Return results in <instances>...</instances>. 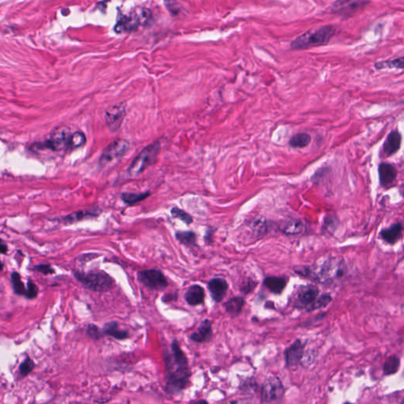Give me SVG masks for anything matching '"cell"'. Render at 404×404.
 I'll return each mask as SVG.
<instances>
[{
  "instance_id": "cell-39",
  "label": "cell",
  "mask_w": 404,
  "mask_h": 404,
  "mask_svg": "<svg viewBox=\"0 0 404 404\" xmlns=\"http://www.w3.org/2000/svg\"><path fill=\"white\" fill-rule=\"evenodd\" d=\"M164 3L171 14L177 15L180 13L181 6L176 0H164Z\"/></svg>"
},
{
  "instance_id": "cell-9",
  "label": "cell",
  "mask_w": 404,
  "mask_h": 404,
  "mask_svg": "<svg viewBox=\"0 0 404 404\" xmlns=\"http://www.w3.org/2000/svg\"><path fill=\"white\" fill-rule=\"evenodd\" d=\"M319 296V288L314 284L301 285L298 288L294 296L293 306L298 309H306Z\"/></svg>"
},
{
  "instance_id": "cell-4",
  "label": "cell",
  "mask_w": 404,
  "mask_h": 404,
  "mask_svg": "<svg viewBox=\"0 0 404 404\" xmlns=\"http://www.w3.org/2000/svg\"><path fill=\"white\" fill-rule=\"evenodd\" d=\"M74 275L85 288L94 292H106L115 286V280L104 271H74Z\"/></svg>"
},
{
  "instance_id": "cell-18",
  "label": "cell",
  "mask_w": 404,
  "mask_h": 404,
  "mask_svg": "<svg viewBox=\"0 0 404 404\" xmlns=\"http://www.w3.org/2000/svg\"><path fill=\"white\" fill-rule=\"evenodd\" d=\"M212 322L208 319H204L201 322L198 331L193 332L190 338L194 342L202 344V343L209 342L212 339Z\"/></svg>"
},
{
  "instance_id": "cell-22",
  "label": "cell",
  "mask_w": 404,
  "mask_h": 404,
  "mask_svg": "<svg viewBox=\"0 0 404 404\" xmlns=\"http://www.w3.org/2000/svg\"><path fill=\"white\" fill-rule=\"evenodd\" d=\"M139 24L140 22L137 14H131L130 15L124 16L117 22L115 26V31L118 33L134 31L138 29Z\"/></svg>"
},
{
  "instance_id": "cell-23",
  "label": "cell",
  "mask_w": 404,
  "mask_h": 404,
  "mask_svg": "<svg viewBox=\"0 0 404 404\" xmlns=\"http://www.w3.org/2000/svg\"><path fill=\"white\" fill-rule=\"evenodd\" d=\"M246 301L242 296H235L227 300L224 304V309L231 317H236L243 311Z\"/></svg>"
},
{
  "instance_id": "cell-41",
  "label": "cell",
  "mask_w": 404,
  "mask_h": 404,
  "mask_svg": "<svg viewBox=\"0 0 404 404\" xmlns=\"http://www.w3.org/2000/svg\"><path fill=\"white\" fill-rule=\"evenodd\" d=\"M27 292H26V298L28 299H34V298L37 297V295H38V287L36 285L33 281H30L29 280L27 283Z\"/></svg>"
},
{
  "instance_id": "cell-36",
  "label": "cell",
  "mask_w": 404,
  "mask_h": 404,
  "mask_svg": "<svg viewBox=\"0 0 404 404\" xmlns=\"http://www.w3.org/2000/svg\"><path fill=\"white\" fill-rule=\"evenodd\" d=\"M339 221L335 216H328L325 217L322 231L325 233L333 234L338 227Z\"/></svg>"
},
{
  "instance_id": "cell-12",
  "label": "cell",
  "mask_w": 404,
  "mask_h": 404,
  "mask_svg": "<svg viewBox=\"0 0 404 404\" xmlns=\"http://www.w3.org/2000/svg\"><path fill=\"white\" fill-rule=\"evenodd\" d=\"M305 344L300 339H297L284 351V360L286 366L289 368L297 367L301 364L305 353Z\"/></svg>"
},
{
  "instance_id": "cell-20",
  "label": "cell",
  "mask_w": 404,
  "mask_h": 404,
  "mask_svg": "<svg viewBox=\"0 0 404 404\" xmlns=\"http://www.w3.org/2000/svg\"><path fill=\"white\" fill-rule=\"evenodd\" d=\"M204 298H205V293H204V288L198 284L191 286L187 289V292L185 293V300L189 305H192V306L203 304L204 302Z\"/></svg>"
},
{
  "instance_id": "cell-34",
  "label": "cell",
  "mask_w": 404,
  "mask_h": 404,
  "mask_svg": "<svg viewBox=\"0 0 404 404\" xmlns=\"http://www.w3.org/2000/svg\"><path fill=\"white\" fill-rule=\"evenodd\" d=\"M251 229L252 230V232L256 235L257 237H260L261 235H264L267 232V224L266 220H264L262 218H259L253 220L251 224Z\"/></svg>"
},
{
  "instance_id": "cell-38",
  "label": "cell",
  "mask_w": 404,
  "mask_h": 404,
  "mask_svg": "<svg viewBox=\"0 0 404 404\" xmlns=\"http://www.w3.org/2000/svg\"><path fill=\"white\" fill-rule=\"evenodd\" d=\"M86 333H87L88 336L90 339L95 340V341L101 340L104 335L103 330L101 331V328L94 325V324H90V325H88Z\"/></svg>"
},
{
  "instance_id": "cell-8",
  "label": "cell",
  "mask_w": 404,
  "mask_h": 404,
  "mask_svg": "<svg viewBox=\"0 0 404 404\" xmlns=\"http://www.w3.org/2000/svg\"><path fill=\"white\" fill-rule=\"evenodd\" d=\"M130 144L124 139H117L104 149L100 158V165L102 167L112 165L119 161L127 152Z\"/></svg>"
},
{
  "instance_id": "cell-31",
  "label": "cell",
  "mask_w": 404,
  "mask_h": 404,
  "mask_svg": "<svg viewBox=\"0 0 404 404\" xmlns=\"http://www.w3.org/2000/svg\"><path fill=\"white\" fill-rule=\"evenodd\" d=\"M11 282L14 293L17 294L18 296H26L27 289L25 288L22 278H21V276L18 274V272H14L12 273Z\"/></svg>"
},
{
  "instance_id": "cell-24",
  "label": "cell",
  "mask_w": 404,
  "mask_h": 404,
  "mask_svg": "<svg viewBox=\"0 0 404 404\" xmlns=\"http://www.w3.org/2000/svg\"><path fill=\"white\" fill-rule=\"evenodd\" d=\"M103 334L111 336L118 340H124L129 338L130 334L126 330H120L116 321L105 323L103 327Z\"/></svg>"
},
{
  "instance_id": "cell-16",
  "label": "cell",
  "mask_w": 404,
  "mask_h": 404,
  "mask_svg": "<svg viewBox=\"0 0 404 404\" xmlns=\"http://www.w3.org/2000/svg\"><path fill=\"white\" fill-rule=\"evenodd\" d=\"M402 144V135L398 130H393L387 136L382 146V151L386 157L397 153Z\"/></svg>"
},
{
  "instance_id": "cell-27",
  "label": "cell",
  "mask_w": 404,
  "mask_h": 404,
  "mask_svg": "<svg viewBox=\"0 0 404 404\" xmlns=\"http://www.w3.org/2000/svg\"><path fill=\"white\" fill-rule=\"evenodd\" d=\"M311 136L306 133L295 134L289 140V145L292 148H305L310 144Z\"/></svg>"
},
{
  "instance_id": "cell-35",
  "label": "cell",
  "mask_w": 404,
  "mask_h": 404,
  "mask_svg": "<svg viewBox=\"0 0 404 404\" xmlns=\"http://www.w3.org/2000/svg\"><path fill=\"white\" fill-rule=\"evenodd\" d=\"M171 216H173L174 218L179 219L187 225H190L193 223L192 216L190 214L185 212L184 210L175 207V208H171Z\"/></svg>"
},
{
  "instance_id": "cell-25",
  "label": "cell",
  "mask_w": 404,
  "mask_h": 404,
  "mask_svg": "<svg viewBox=\"0 0 404 404\" xmlns=\"http://www.w3.org/2000/svg\"><path fill=\"white\" fill-rule=\"evenodd\" d=\"M304 229V224L300 220L292 219L280 226V231L286 235H297Z\"/></svg>"
},
{
  "instance_id": "cell-32",
  "label": "cell",
  "mask_w": 404,
  "mask_h": 404,
  "mask_svg": "<svg viewBox=\"0 0 404 404\" xmlns=\"http://www.w3.org/2000/svg\"><path fill=\"white\" fill-rule=\"evenodd\" d=\"M332 301V297L330 294L325 293L321 296H317V300L314 303L307 308V311H313L316 309H323Z\"/></svg>"
},
{
  "instance_id": "cell-40",
  "label": "cell",
  "mask_w": 404,
  "mask_h": 404,
  "mask_svg": "<svg viewBox=\"0 0 404 404\" xmlns=\"http://www.w3.org/2000/svg\"><path fill=\"white\" fill-rule=\"evenodd\" d=\"M256 286H257V282L249 278V279L247 280V282L242 284L240 290H241V292H243V293L245 294V295H248V294L253 292V290L256 288Z\"/></svg>"
},
{
  "instance_id": "cell-19",
  "label": "cell",
  "mask_w": 404,
  "mask_h": 404,
  "mask_svg": "<svg viewBox=\"0 0 404 404\" xmlns=\"http://www.w3.org/2000/svg\"><path fill=\"white\" fill-rule=\"evenodd\" d=\"M402 233L403 224L401 222H398L388 228L381 230L379 235L383 241L390 245H394L402 237Z\"/></svg>"
},
{
  "instance_id": "cell-45",
  "label": "cell",
  "mask_w": 404,
  "mask_h": 404,
  "mask_svg": "<svg viewBox=\"0 0 404 404\" xmlns=\"http://www.w3.org/2000/svg\"><path fill=\"white\" fill-rule=\"evenodd\" d=\"M7 251V246L2 241V239H0V254H5Z\"/></svg>"
},
{
  "instance_id": "cell-15",
  "label": "cell",
  "mask_w": 404,
  "mask_h": 404,
  "mask_svg": "<svg viewBox=\"0 0 404 404\" xmlns=\"http://www.w3.org/2000/svg\"><path fill=\"white\" fill-rule=\"evenodd\" d=\"M102 212L100 208H92L88 209L79 210L77 212H72L67 216H64L59 219V222L64 224H72L82 221V220H89L93 218L98 217L100 214Z\"/></svg>"
},
{
  "instance_id": "cell-6",
  "label": "cell",
  "mask_w": 404,
  "mask_h": 404,
  "mask_svg": "<svg viewBox=\"0 0 404 404\" xmlns=\"http://www.w3.org/2000/svg\"><path fill=\"white\" fill-rule=\"evenodd\" d=\"M70 129L60 127L54 130L47 140L33 145L34 150H49L51 151L60 152L69 150L70 139L71 136Z\"/></svg>"
},
{
  "instance_id": "cell-11",
  "label": "cell",
  "mask_w": 404,
  "mask_h": 404,
  "mask_svg": "<svg viewBox=\"0 0 404 404\" xmlns=\"http://www.w3.org/2000/svg\"><path fill=\"white\" fill-rule=\"evenodd\" d=\"M126 116V104L119 103L113 105L106 110L104 121L109 130L115 132L123 124Z\"/></svg>"
},
{
  "instance_id": "cell-21",
  "label": "cell",
  "mask_w": 404,
  "mask_h": 404,
  "mask_svg": "<svg viewBox=\"0 0 404 404\" xmlns=\"http://www.w3.org/2000/svg\"><path fill=\"white\" fill-rule=\"evenodd\" d=\"M287 284H288V280L284 276H267L263 280V284L264 287L271 293L274 294V295H280L283 293Z\"/></svg>"
},
{
  "instance_id": "cell-17",
  "label": "cell",
  "mask_w": 404,
  "mask_h": 404,
  "mask_svg": "<svg viewBox=\"0 0 404 404\" xmlns=\"http://www.w3.org/2000/svg\"><path fill=\"white\" fill-rule=\"evenodd\" d=\"M379 179L381 187L388 188L393 184L397 178V169L393 164L381 163L378 167Z\"/></svg>"
},
{
  "instance_id": "cell-13",
  "label": "cell",
  "mask_w": 404,
  "mask_h": 404,
  "mask_svg": "<svg viewBox=\"0 0 404 404\" xmlns=\"http://www.w3.org/2000/svg\"><path fill=\"white\" fill-rule=\"evenodd\" d=\"M369 0H337L332 6V12L335 14L348 16L363 7Z\"/></svg>"
},
{
  "instance_id": "cell-10",
  "label": "cell",
  "mask_w": 404,
  "mask_h": 404,
  "mask_svg": "<svg viewBox=\"0 0 404 404\" xmlns=\"http://www.w3.org/2000/svg\"><path fill=\"white\" fill-rule=\"evenodd\" d=\"M138 281L147 288L155 291H162L168 286L167 278L161 271L157 269H146L137 274Z\"/></svg>"
},
{
  "instance_id": "cell-1",
  "label": "cell",
  "mask_w": 404,
  "mask_h": 404,
  "mask_svg": "<svg viewBox=\"0 0 404 404\" xmlns=\"http://www.w3.org/2000/svg\"><path fill=\"white\" fill-rule=\"evenodd\" d=\"M171 352H163V357L167 370L166 393L177 395L187 389L190 383L191 371L188 359L179 343L174 340L171 343Z\"/></svg>"
},
{
  "instance_id": "cell-30",
  "label": "cell",
  "mask_w": 404,
  "mask_h": 404,
  "mask_svg": "<svg viewBox=\"0 0 404 404\" xmlns=\"http://www.w3.org/2000/svg\"><path fill=\"white\" fill-rule=\"evenodd\" d=\"M150 195V192L138 193V194H133V193H123L122 195V199L126 204H137L138 202L144 201Z\"/></svg>"
},
{
  "instance_id": "cell-14",
  "label": "cell",
  "mask_w": 404,
  "mask_h": 404,
  "mask_svg": "<svg viewBox=\"0 0 404 404\" xmlns=\"http://www.w3.org/2000/svg\"><path fill=\"white\" fill-rule=\"evenodd\" d=\"M228 288L229 285L224 278H213L208 282V289L210 296L216 303L223 301L227 295Z\"/></svg>"
},
{
  "instance_id": "cell-29",
  "label": "cell",
  "mask_w": 404,
  "mask_h": 404,
  "mask_svg": "<svg viewBox=\"0 0 404 404\" xmlns=\"http://www.w3.org/2000/svg\"><path fill=\"white\" fill-rule=\"evenodd\" d=\"M404 58H395L393 60L383 61V62H376L375 68L377 70H382V69H404Z\"/></svg>"
},
{
  "instance_id": "cell-43",
  "label": "cell",
  "mask_w": 404,
  "mask_h": 404,
  "mask_svg": "<svg viewBox=\"0 0 404 404\" xmlns=\"http://www.w3.org/2000/svg\"><path fill=\"white\" fill-rule=\"evenodd\" d=\"M33 270L37 271V272H41L45 275L53 274L54 272L52 267L49 265V264H39V265H36L33 268Z\"/></svg>"
},
{
  "instance_id": "cell-5",
  "label": "cell",
  "mask_w": 404,
  "mask_h": 404,
  "mask_svg": "<svg viewBox=\"0 0 404 404\" xmlns=\"http://www.w3.org/2000/svg\"><path fill=\"white\" fill-rule=\"evenodd\" d=\"M159 150L160 144L158 142H153L146 146L133 160L129 167V174L131 176H137L142 173L155 162Z\"/></svg>"
},
{
  "instance_id": "cell-47",
  "label": "cell",
  "mask_w": 404,
  "mask_h": 404,
  "mask_svg": "<svg viewBox=\"0 0 404 404\" xmlns=\"http://www.w3.org/2000/svg\"><path fill=\"white\" fill-rule=\"evenodd\" d=\"M2 269H3V264H2V261L0 260V272H2Z\"/></svg>"
},
{
  "instance_id": "cell-46",
  "label": "cell",
  "mask_w": 404,
  "mask_h": 404,
  "mask_svg": "<svg viewBox=\"0 0 404 404\" xmlns=\"http://www.w3.org/2000/svg\"><path fill=\"white\" fill-rule=\"evenodd\" d=\"M212 231H210V232L209 231H208V232H207V234H206L205 236H204V241H205L206 243H208V244H209V243H212V238H211L212 237Z\"/></svg>"
},
{
  "instance_id": "cell-2",
  "label": "cell",
  "mask_w": 404,
  "mask_h": 404,
  "mask_svg": "<svg viewBox=\"0 0 404 404\" xmlns=\"http://www.w3.org/2000/svg\"><path fill=\"white\" fill-rule=\"evenodd\" d=\"M348 272L343 257L328 256L320 259L314 264L296 269L298 275L318 284H332L341 280Z\"/></svg>"
},
{
  "instance_id": "cell-42",
  "label": "cell",
  "mask_w": 404,
  "mask_h": 404,
  "mask_svg": "<svg viewBox=\"0 0 404 404\" xmlns=\"http://www.w3.org/2000/svg\"><path fill=\"white\" fill-rule=\"evenodd\" d=\"M152 18V14L151 10L146 8H144L141 12L140 15H138L139 22L142 25H147L151 21Z\"/></svg>"
},
{
  "instance_id": "cell-37",
  "label": "cell",
  "mask_w": 404,
  "mask_h": 404,
  "mask_svg": "<svg viewBox=\"0 0 404 404\" xmlns=\"http://www.w3.org/2000/svg\"><path fill=\"white\" fill-rule=\"evenodd\" d=\"M34 367H35V364L33 359H31L30 357H26L19 366L20 377H25L29 375V373L33 371Z\"/></svg>"
},
{
  "instance_id": "cell-3",
  "label": "cell",
  "mask_w": 404,
  "mask_h": 404,
  "mask_svg": "<svg viewBox=\"0 0 404 404\" xmlns=\"http://www.w3.org/2000/svg\"><path fill=\"white\" fill-rule=\"evenodd\" d=\"M335 31V28L332 25H325L307 31L292 41L291 49L292 50H303L327 45L334 36Z\"/></svg>"
},
{
  "instance_id": "cell-26",
  "label": "cell",
  "mask_w": 404,
  "mask_h": 404,
  "mask_svg": "<svg viewBox=\"0 0 404 404\" xmlns=\"http://www.w3.org/2000/svg\"><path fill=\"white\" fill-rule=\"evenodd\" d=\"M401 367V358L397 355L389 356L383 365V373L385 376L394 375Z\"/></svg>"
},
{
  "instance_id": "cell-44",
  "label": "cell",
  "mask_w": 404,
  "mask_h": 404,
  "mask_svg": "<svg viewBox=\"0 0 404 404\" xmlns=\"http://www.w3.org/2000/svg\"><path fill=\"white\" fill-rule=\"evenodd\" d=\"M178 299V294L177 293H167L162 298V302L164 303H172L176 301Z\"/></svg>"
},
{
  "instance_id": "cell-28",
  "label": "cell",
  "mask_w": 404,
  "mask_h": 404,
  "mask_svg": "<svg viewBox=\"0 0 404 404\" xmlns=\"http://www.w3.org/2000/svg\"><path fill=\"white\" fill-rule=\"evenodd\" d=\"M175 238L179 243L187 247H195L197 245V235L194 231H177Z\"/></svg>"
},
{
  "instance_id": "cell-33",
  "label": "cell",
  "mask_w": 404,
  "mask_h": 404,
  "mask_svg": "<svg viewBox=\"0 0 404 404\" xmlns=\"http://www.w3.org/2000/svg\"><path fill=\"white\" fill-rule=\"evenodd\" d=\"M86 143V137L84 133L81 131H77L71 134L70 139V146L69 150H75L85 146Z\"/></svg>"
},
{
  "instance_id": "cell-7",
  "label": "cell",
  "mask_w": 404,
  "mask_h": 404,
  "mask_svg": "<svg viewBox=\"0 0 404 404\" xmlns=\"http://www.w3.org/2000/svg\"><path fill=\"white\" fill-rule=\"evenodd\" d=\"M285 389L278 377H269L260 387V402L262 404L279 403L283 401Z\"/></svg>"
}]
</instances>
